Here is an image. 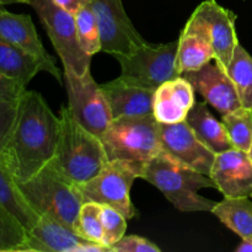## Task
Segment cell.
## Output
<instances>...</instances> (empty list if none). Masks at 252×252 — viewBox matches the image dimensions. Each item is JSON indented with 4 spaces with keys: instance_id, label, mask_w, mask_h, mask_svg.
Segmentation results:
<instances>
[{
    "instance_id": "cell-18",
    "label": "cell",
    "mask_w": 252,
    "mask_h": 252,
    "mask_svg": "<svg viewBox=\"0 0 252 252\" xmlns=\"http://www.w3.org/2000/svg\"><path fill=\"white\" fill-rule=\"evenodd\" d=\"M101 89L107 98L113 118L153 115L155 90L132 85L118 78L102 84Z\"/></svg>"
},
{
    "instance_id": "cell-34",
    "label": "cell",
    "mask_w": 252,
    "mask_h": 252,
    "mask_svg": "<svg viewBox=\"0 0 252 252\" xmlns=\"http://www.w3.org/2000/svg\"><path fill=\"white\" fill-rule=\"evenodd\" d=\"M236 252H252V236L246 239H241V243L235 249Z\"/></svg>"
},
{
    "instance_id": "cell-11",
    "label": "cell",
    "mask_w": 252,
    "mask_h": 252,
    "mask_svg": "<svg viewBox=\"0 0 252 252\" xmlns=\"http://www.w3.org/2000/svg\"><path fill=\"white\" fill-rule=\"evenodd\" d=\"M101 33V52L111 56L130 54L145 43V39L125 11L122 0H91Z\"/></svg>"
},
{
    "instance_id": "cell-36",
    "label": "cell",
    "mask_w": 252,
    "mask_h": 252,
    "mask_svg": "<svg viewBox=\"0 0 252 252\" xmlns=\"http://www.w3.org/2000/svg\"><path fill=\"white\" fill-rule=\"evenodd\" d=\"M6 2H10V0H0V5L6 4Z\"/></svg>"
},
{
    "instance_id": "cell-12",
    "label": "cell",
    "mask_w": 252,
    "mask_h": 252,
    "mask_svg": "<svg viewBox=\"0 0 252 252\" xmlns=\"http://www.w3.org/2000/svg\"><path fill=\"white\" fill-rule=\"evenodd\" d=\"M111 252L101 243L81 238L74 229L49 217L41 216L27 230L25 252Z\"/></svg>"
},
{
    "instance_id": "cell-26",
    "label": "cell",
    "mask_w": 252,
    "mask_h": 252,
    "mask_svg": "<svg viewBox=\"0 0 252 252\" xmlns=\"http://www.w3.org/2000/svg\"><path fill=\"white\" fill-rule=\"evenodd\" d=\"M76 31L81 47L89 56L101 52V33L91 2L84 5L74 14Z\"/></svg>"
},
{
    "instance_id": "cell-31",
    "label": "cell",
    "mask_w": 252,
    "mask_h": 252,
    "mask_svg": "<svg viewBox=\"0 0 252 252\" xmlns=\"http://www.w3.org/2000/svg\"><path fill=\"white\" fill-rule=\"evenodd\" d=\"M17 101H0V148L14 122Z\"/></svg>"
},
{
    "instance_id": "cell-7",
    "label": "cell",
    "mask_w": 252,
    "mask_h": 252,
    "mask_svg": "<svg viewBox=\"0 0 252 252\" xmlns=\"http://www.w3.org/2000/svg\"><path fill=\"white\" fill-rule=\"evenodd\" d=\"M179 39L164 44H144L130 54L116 56L125 83L157 90L166 81L180 76L176 66Z\"/></svg>"
},
{
    "instance_id": "cell-19",
    "label": "cell",
    "mask_w": 252,
    "mask_h": 252,
    "mask_svg": "<svg viewBox=\"0 0 252 252\" xmlns=\"http://www.w3.org/2000/svg\"><path fill=\"white\" fill-rule=\"evenodd\" d=\"M186 122L199 140L216 154L233 148L225 127L207 107V102H194L187 115Z\"/></svg>"
},
{
    "instance_id": "cell-13",
    "label": "cell",
    "mask_w": 252,
    "mask_h": 252,
    "mask_svg": "<svg viewBox=\"0 0 252 252\" xmlns=\"http://www.w3.org/2000/svg\"><path fill=\"white\" fill-rule=\"evenodd\" d=\"M159 132L162 152L182 164L211 176L217 154L197 138L186 121L174 125L159 123Z\"/></svg>"
},
{
    "instance_id": "cell-33",
    "label": "cell",
    "mask_w": 252,
    "mask_h": 252,
    "mask_svg": "<svg viewBox=\"0 0 252 252\" xmlns=\"http://www.w3.org/2000/svg\"><path fill=\"white\" fill-rule=\"evenodd\" d=\"M53 1L61 7L65 9L66 11L71 12V14H75L80 7L89 4L91 0H53Z\"/></svg>"
},
{
    "instance_id": "cell-4",
    "label": "cell",
    "mask_w": 252,
    "mask_h": 252,
    "mask_svg": "<svg viewBox=\"0 0 252 252\" xmlns=\"http://www.w3.org/2000/svg\"><path fill=\"white\" fill-rule=\"evenodd\" d=\"M100 138L108 160L128 162L142 175L145 165L162 152L159 122L153 115L113 118Z\"/></svg>"
},
{
    "instance_id": "cell-16",
    "label": "cell",
    "mask_w": 252,
    "mask_h": 252,
    "mask_svg": "<svg viewBox=\"0 0 252 252\" xmlns=\"http://www.w3.org/2000/svg\"><path fill=\"white\" fill-rule=\"evenodd\" d=\"M211 177L224 197H251L252 162L246 152L231 148L217 154Z\"/></svg>"
},
{
    "instance_id": "cell-9",
    "label": "cell",
    "mask_w": 252,
    "mask_h": 252,
    "mask_svg": "<svg viewBox=\"0 0 252 252\" xmlns=\"http://www.w3.org/2000/svg\"><path fill=\"white\" fill-rule=\"evenodd\" d=\"M235 22L236 15L233 11L219 5L217 0H206L192 12L182 31L204 37L213 47L214 61L226 69L239 43Z\"/></svg>"
},
{
    "instance_id": "cell-30",
    "label": "cell",
    "mask_w": 252,
    "mask_h": 252,
    "mask_svg": "<svg viewBox=\"0 0 252 252\" xmlns=\"http://www.w3.org/2000/svg\"><path fill=\"white\" fill-rule=\"evenodd\" d=\"M159 246L138 235H125L111 248V252H160Z\"/></svg>"
},
{
    "instance_id": "cell-1",
    "label": "cell",
    "mask_w": 252,
    "mask_h": 252,
    "mask_svg": "<svg viewBox=\"0 0 252 252\" xmlns=\"http://www.w3.org/2000/svg\"><path fill=\"white\" fill-rule=\"evenodd\" d=\"M59 117L37 91L25 90L16 115L0 148V159L17 184L27 181L53 159Z\"/></svg>"
},
{
    "instance_id": "cell-28",
    "label": "cell",
    "mask_w": 252,
    "mask_h": 252,
    "mask_svg": "<svg viewBox=\"0 0 252 252\" xmlns=\"http://www.w3.org/2000/svg\"><path fill=\"white\" fill-rule=\"evenodd\" d=\"M76 234L86 240L102 244L103 230L101 220V204L84 202L75 223Z\"/></svg>"
},
{
    "instance_id": "cell-21",
    "label": "cell",
    "mask_w": 252,
    "mask_h": 252,
    "mask_svg": "<svg viewBox=\"0 0 252 252\" xmlns=\"http://www.w3.org/2000/svg\"><path fill=\"white\" fill-rule=\"evenodd\" d=\"M216 59L212 44L201 34L194 32H181L176 54V66L180 75L196 71Z\"/></svg>"
},
{
    "instance_id": "cell-27",
    "label": "cell",
    "mask_w": 252,
    "mask_h": 252,
    "mask_svg": "<svg viewBox=\"0 0 252 252\" xmlns=\"http://www.w3.org/2000/svg\"><path fill=\"white\" fill-rule=\"evenodd\" d=\"M26 238L27 229L0 203V252H25Z\"/></svg>"
},
{
    "instance_id": "cell-5",
    "label": "cell",
    "mask_w": 252,
    "mask_h": 252,
    "mask_svg": "<svg viewBox=\"0 0 252 252\" xmlns=\"http://www.w3.org/2000/svg\"><path fill=\"white\" fill-rule=\"evenodd\" d=\"M26 201L39 217H49L75 230L84 201L75 184L69 181L49 161L37 174L17 184Z\"/></svg>"
},
{
    "instance_id": "cell-3",
    "label": "cell",
    "mask_w": 252,
    "mask_h": 252,
    "mask_svg": "<svg viewBox=\"0 0 252 252\" xmlns=\"http://www.w3.org/2000/svg\"><path fill=\"white\" fill-rule=\"evenodd\" d=\"M142 179L157 187L180 212H212L217 202L198 193L202 189H217L211 176L202 174L161 152L144 167Z\"/></svg>"
},
{
    "instance_id": "cell-10",
    "label": "cell",
    "mask_w": 252,
    "mask_h": 252,
    "mask_svg": "<svg viewBox=\"0 0 252 252\" xmlns=\"http://www.w3.org/2000/svg\"><path fill=\"white\" fill-rule=\"evenodd\" d=\"M68 107L73 117L83 127L97 137L103 134L112 122V112L101 85H97L90 71L76 75L64 69Z\"/></svg>"
},
{
    "instance_id": "cell-37",
    "label": "cell",
    "mask_w": 252,
    "mask_h": 252,
    "mask_svg": "<svg viewBox=\"0 0 252 252\" xmlns=\"http://www.w3.org/2000/svg\"><path fill=\"white\" fill-rule=\"evenodd\" d=\"M251 198H252V194H251Z\"/></svg>"
},
{
    "instance_id": "cell-15",
    "label": "cell",
    "mask_w": 252,
    "mask_h": 252,
    "mask_svg": "<svg viewBox=\"0 0 252 252\" xmlns=\"http://www.w3.org/2000/svg\"><path fill=\"white\" fill-rule=\"evenodd\" d=\"M0 36L33 57L41 64L42 70L48 71L62 84L61 70L42 44L31 16L14 14L0 7Z\"/></svg>"
},
{
    "instance_id": "cell-22",
    "label": "cell",
    "mask_w": 252,
    "mask_h": 252,
    "mask_svg": "<svg viewBox=\"0 0 252 252\" xmlns=\"http://www.w3.org/2000/svg\"><path fill=\"white\" fill-rule=\"evenodd\" d=\"M41 70L33 57L0 36V73L26 86Z\"/></svg>"
},
{
    "instance_id": "cell-29",
    "label": "cell",
    "mask_w": 252,
    "mask_h": 252,
    "mask_svg": "<svg viewBox=\"0 0 252 252\" xmlns=\"http://www.w3.org/2000/svg\"><path fill=\"white\" fill-rule=\"evenodd\" d=\"M101 220L103 230L102 244L111 250V248L125 236L127 230V218L117 209L101 204Z\"/></svg>"
},
{
    "instance_id": "cell-23",
    "label": "cell",
    "mask_w": 252,
    "mask_h": 252,
    "mask_svg": "<svg viewBox=\"0 0 252 252\" xmlns=\"http://www.w3.org/2000/svg\"><path fill=\"white\" fill-rule=\"evenodd\" d=\"M0 203L16 217L27 230H30L39 219V216L26 201L24 194L20 191L19 185L1 159H0Z\"/></svg>"
},
{
    "instance_id": "cell-32",
    "label": "cell",
    "mask_w": 252,
    "mask_h": 252,
    "mask_svg": "<svg viewBox=\"0 0 252 252\" xmlns=\"http://www.w3.org/2000/svg\"><path fill=\"white\" fill-rule=\"evenodd\" d=\"M26 90V86L0 73V101H17Z\"/></svg>"
},
{
    "instance_id": "cell-17",
    "label": "cell",
    "mask_w": 252,
    "mask_h": 252,
    "mask_svg": "<svg viewBox=\"0 0 252 252\" xmlns=\"http://www.w3.org/2000/svg\"><path fill=\"white\" fill-rule=\"evenodd\" d=\"M194 102L193 86L186 78L180 75L155 90L153 116L158 122L164 125L184 122Z\"/></svg>"
},
{
    "instance_id": "cell-25",
    "label": "cell",
    "mask_w": 252,
    "mask_h": 252,
    "mask_svg": "<svg viewBox=\"0 0 252 252\" xmlns=\"http://www.w3.org/2000/svg\"><path fill=\"white\" fill-rule=\"evenodd\" d=\"M233 148L249 152L252 144V110L244 106L221 116Z\"/></svg>"
},
{
    "instance_id": "cell-2",
    "label": "cell",
    "mask_w": 252,
    "mask_h": 252,
    "mask_svg": "<svg viewBox=\"0 0 252 252\" xmlns=\"http://www.w3.org/2000/svg\"><path fill=\"white\" fill-rule=\"evenodd\" d=\"M52 164L73 184L93 179L108 162L101 138L80 125L68 106L59 113V135Z\"/></svg>"
},
{
    "instance_id": "cell-20",
    "label": "cell",
    "mask_w": 252,
    "mask_h": 252,
    "mask_svg": "<svg viewBox=\"0 0 252 252\" xmlns=\"http://www.w3.org/2000/svg\"><path fill=\"white\" fill-rule=\"evenodd\" d=\"M211 213L241 239L252 236L251 197H224L223 201L217 202Z\"/></svg>"
},
{
    "instance_id": "cell-24",
    "label": "cell",
    "mask_w": 252,
    "mask_h": 252,
    "mask_svg": "<svg viewBox=\"0 0 252 252\" xmlns=\"http://www.w3.org/2000/svg\"><path fill=\"white\" fill-rule=\"evenodd\" d=\"M226 71L238 90L241 105L252 110V57L240 43L236 44Z\"/></svg>"
},
{
    "instance_id": "cell-8",
    "label": "cell",
    "mask_w": 252,
    "mask_h": 252,
    "mask_svg": "<svg viewBox=\"0 0 252 252\" xmlns=\"http://www.w3.org/2000/svg\"><path fill=\"white\" fill-rule=\"evenodd\" d=\"M142 172L133 165L120 160H108L107 164L93 179L75 187L84 202H95L117 209L127 219L137 214L130 201V189Z\"/></svg>"
},
{
    "instance_id": "cell-35",
    "label": "cell",
    "mask_w": 252,
    "mask_h": 252,
    "mask_svg": "<svg viewBox=\"0 0 252 252\" xmlns=\"http://www.w3.org/2000/svg\"><path fill=\"white\" fill-rule=\"evenodd\" d=\"M248 155H249V158H250V161L252 162V144H251L250 149H249V152H248Z\"/></svg>"
},
{
    "instance_id": "cell-14",
    "label": "cell",
    "mask_w": 252,
    "mask_h": 252,
    "mask_svg": "<svg viewBox=\"0 0 252 252\" xmlns=\"http://www.w3.org/2000/svg\"><path fill=\"white\" fill-rule=\"evenodd\" d=\"M191 83L194 91L212 105L221 116L241 107V101L233 80L218 62H209L196 71L182 74Z\"/></svg>"
},
{
    "instance_id": "cell-6",
    "label": "cell",
    "mask_w": 252,
    "mask_h": 252,
    "mask_svg": "<svg viewBox=\"0 0 252 252\" xmlns=\"http://www.w3.org/2000/svg\"><path fill=\"white\" fill-rule=\"evenodd\" d=\"M12 1L30 5L37 12L64 69L74 71L76 75L90 71L91 56L84 51L79 41L74 14L53 0H10Z\"/></svg>"
}]
</instances>
